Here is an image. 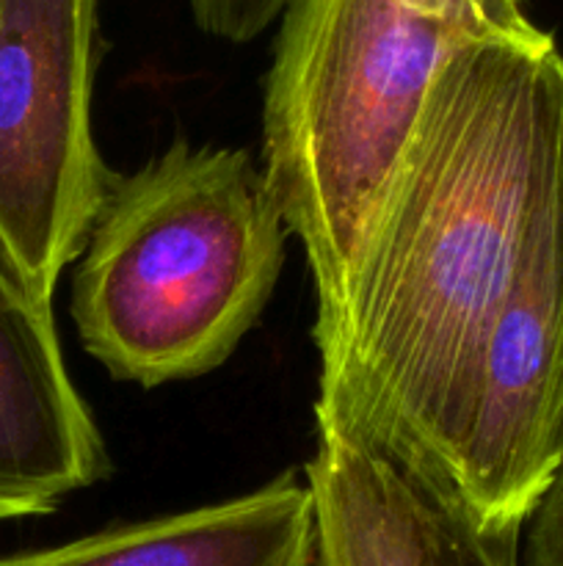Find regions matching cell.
Returning a JSON list of instances; mask_svg holds the SVG:
<instances>
[{
  "instance_id": "obj_2",
  "label": "cell",
  "mask_w": 563,
  "mask_h": 566,
  "mask_svg": "<svg viewBox=\"0 0 563 566\" xmlns=\"http://www.w3.org/2000/svg\"><path fill=\"white\" fill-rule=\"evenodd\" d=\"M287 238L246 149L177 138L110 177L72 276L81 346L141 387L210 374L263 315Z\"/></svg>"
},
{
  "instance_id": "obj_5",
  "label": "cell",
  "mask_w": 563,
  "mask_h": 566,
  "mask_svg": "<svg viewBox=\"0 0 563 566\" xmlns=\"http://www.w3.org/2000/svg\"><path fill=\"white\" fill-rule=\"evenodd\" d=\"M97 0H0V252L44 302L114 171L92 133Z\"/></svg>"
},
{
  "instance_id": "obj_10",
  "label": "cell",
  "mask_w": 563,
  "mask_h": 566,
  "mask_svg": "<svg viewBox=\"0 0 563 566\" xmlns=\"http://www.w3.org/2000/svg\"><path fill=\"white\" fill-rule=\"evenodd\" d=\"M196 25L224 42H252L282 17L290 0H188Z\"/></svg>"
},
{
  "instance_id": "obj_8",
  "label": "cell",
  "mask_w": 563,
  "mask_h": 566,
  "mask_svg": "<svg viewBox=\"0 0 563 566\" xmlns=\"http://www.w3.org/2000/svg\"><path fill=\"white\" fill-rule=\"evenodd\" d=\"M0 566H320L312 492L290 470L241 497L3 556Z\"/></svg>"
},
{
  "instance_id": "obj_1",
  "label": "cell",
  "mask_w": 563,
  "mask_h": 566,
  "mask_svg": "<svg viewBox=\"0 0 563 566\" xmlns=\"http://www.w3.org/2000/svg\"><path fill=\"white\" fill-rule=\"evenodd\" d=\"M563 186V53L546 31L472 39L436 72L315 332V426L425 470L453 385Z\"/></svg>"
},
{
  "instance_id": "obj_11",
  "label": "cell",
  "mask_w": 563,
  "mask_h": 566,
  "mask_svg": "<svg viewBox=\"0 0 563 566\" xmlns=\"http://www.w3.org/2000/svg\"><path fill=\"white\" fill-rule=\"evenodd\" d=\"M524 528L522 566H563V457Z\"/></svg>"
},
{
  "instance_id": "obj_7",
  "label": "cell",
  "mask_w": 563,
  "mask_h": 566,
  "mask_svg": "<svg viewBox=\"0 0 563 566\" xmlns=\"http://www.w3.org/2000/svg\"><path fill=\"white\" fill-rule=\"evenodd\" d=\"M108 470L103 431L61 354L53 302L0 252V523L55 512Z\"/></svg>"
},
{
  "instance_id": "obj_3",
  "label": "cell",
  "mask_w": 563,
  "mask_h": 566,
  "mask_svg": "<svg viewBox=\"0 0 563 566\" xmlns=\"http://www.w3.org/2000/svg\"><path fill=\"white\" fill-rule=\"evenodd\" d=\"M472 42L403 0H290L265 77L263 175L307 254L312 335L340 307L370 213L436 72Z\"/></svg>"
},
{
  "instance_id": "obj_4",
  "label": "cell",
  "mask_w": 563,
  "mask_h": 566,
  "mask_svg": "<svg viewBox=\"0 0 563 566\" xmlns=\"http://www.w3.org/2000/svg\"><path fill=\"white\" fill-rule=\"evenodd\" d=\"M563 457V186L453 385L425 473L522 534Z\"/></svg>"
},
{
  "instance_id": "obj_6",
  "label": "cell",
  "mask_w": 563,
  "mask_h": 566,
  "mask_svg": "<svg viewBox=\"0 0 563 566\" xmlns=\"http://www.w3.org/2000/svg\"><path fill=\"white\" fill-rule=\"evenodd\" d=\"M304 468L320 566H519L522 534L486 531L439 481L346 426H315Z\"/></svg>"
},
{
  "instance_id": "obj_9",
  "label": "cell",
  "mask_w": 563,
  "mask_h": 566,
  "mask_svg": "<svg viewBox=\"0 0 563 566\" xmlns=\"http://www.w3.org/2000/svg\"><path fill=\"white\" fill-rule=\"evenodd\" d=\"M408 9L456 28L469 39L530 36L539 28L528 20L522 0H403Z\"/></svg>"
}]
</instances>
